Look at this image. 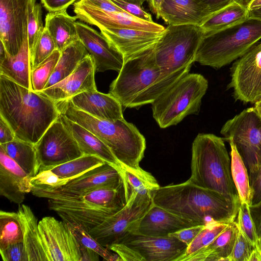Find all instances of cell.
I'll return each mask as SVG.
<instances>
[{
  "label": "cell",
  "instance_id": "6",
  "mask_svg": "<svg viewBox=\"0 0 261 261\" xmlns=\"http://www.w3.org/2000/svg\"><path fill=\"white\" fill-rule=\"evenodd\" d=\"M126 204L123 184L116 188H101L82 196L48 199L49 210L68 224L80 226L89 232Z\"/></svg>",
  "mask_w": 261,
  "mask_h": 261
},
{
  "label": "cell",
  "instance_id": "26",
  "mask_svg": "<svg viewBox=\"0 0 261 261\" xmlns=\"http://www.w3.org/2000/svg\"><path fill=\"white\" fill-rule=\"evenodd\" d=\"M61 119L84 154L95 155L118 168L123 167L110 149L91 132L60 114Z\"/></svg>",
  "mask_w": 261,
  "mask_h": 261
},
{
  "label": "cell",
  "instance_id": "45",
  "mask_svg": "<svg viewBox=\"0 0 261 261\" xmlns=\"http://www.w3.org/2000/svg\"><path fill=\"white\" fill-rule=\"evenodd\" d=\"M255 247L238 229L237 237L227 261H249L250 254Z\"/></svg>",
  "mask_w": 261,
  "mask_h": 261
},
{
  "label": "cell",
  "instance_id": "52",
  "mask_svg": "<svg viewBox=\"0 0 261 261\" xmlns=\"http://www.w3.org/2000/svg\"><path fill=\"white\" fill-rule=\"evenodd\" d=\"M77 0H40L41 4L48 12L67 10Z\"/></svg>",
  "mask_w": 261,
  "mask_h": 261
},
{
  "label": "cell",
  "instance_id": "19",
  "mask_svg": "<svg viewBox=\"0 0 261 261\" xmlns=\"http://www.w3.org/2000/svg\"><path fill=\"white\" fill-rule=\"evenodd\" d=\"M79 40L93 60L96 72L113 70L119 72L124 63L123 56L105 37L82 21H76Z\"/></svg>",
  "mask_w": 261,
  "mask_h": 261
},
{
  "label": "cell",
  "instance_id": "49",
  "mask_svg": "<svg viewBox=\"0 0 261 261\" xmlns=\"http://www.w3.org/2000/svg\"><path fill=\"white\" fill-rule=\"evenodd\" d=\"M249 177L252 192L250 205H253L261 201V161L256 170L249 174Z\"/></svg>",
  "mask_w": 261,
  "mask_h": 261
},
{
  "label": "cell",
  "instance_id": "11",
  "mask_svg": "<svg viewBox=\"0 0 261 261\" xmlns=\"http://www.w3.org/2000/svg\"><path fill=\"white\" fill-rule=\"evenodd\" d=\"M152 204V200L135 193L126 201L125 206L106 218L88 232L100 245L107 248L131 233L136 232L139 221Z\"/></svg>",
  "mask_w": 261,
  "mask_h": 261
},
{
  "label": "cell",
  "instance_id": "46",
  "mask_svg": "<svg viewBox=\"0 0 261 261\" xmlns=\"http://www.w3.org/2000/svg\"><path fill=\"white\" fill-rule=\"evenodd\" d=\"M0 253L4 261H28L23 242L11 244Z\"/></svg>",
  "mask_w": 261,
  "mask_h": 261
},
{
  "label": "cell",
  "instance_id": "7",
  "mask_svg": "<svg viewBox=\"0 0 261 261\" xmlns=\"http://www.w3.org/2000/svg\"><path fill=\"white\" fill-rule=\"evenodd\" d=\"M261 39V21L248 19L222 30L203 33L194 62L219 69L246 54Z\"/></svg>",
  "mask_w": 261,
  "mask_h": 261
},
{
  "label": "cell",
  "instance_id": "5",
  "mask_svg": "<svg viewBox=\"0 0 261 261\" xmlns=\"http://www.w3.org/2000/svg\"><path fill=\"white\" fill-rule=\"evenodd\" d=\"M225 139L212 134L200 133L192 145L191 175L194 185L222 195L240 206L231 172V159Z\"/></svg>",
  "mask_w": 261,
  "mask_h": 261
},
{
  "label": "cell",
  "instance_id": "3",
  "mask_svg": "<svg viewBox=\"0 0 261 261\" xmlns=\"http://www.w3.org/2000/svg\"><path fill=\"white\" fill-rule=\"evenodd\" d=\"M61 114L87 128L110 149L123 167L138 170L144 157L146 140L132 123L123 118L101 119L75 108L69 99L57 101Z\"/></svg>",
  "mask_w": 261,
  "mask_h": 261
},
{
  "label": "cell",
  "instance_id": "53",
  "mask_svg": "<svg viewBox=\"0 0 261 261\" xmlns=\"http://www.w3.org/2000/svg\"><path fill=\"white\" fill-rule=\"evenodd\" d=\"M209 11L211 15L228 5L238 2L245 3V0H199Z\"/></svg>",
  "mask_w": 261,
  "mask_h": 261
},
{
  "label": "cell",
  "instance_id": "2",
  "mask_svg": "<svg viewBox=\"0 0 261 261\" xmlns=\"http://www.w3.org/2000/svg\"><path fill=\"white\" fill-rule=\"evenodd\" d=\"M152 202L185 219L206 224L236 220L239 207L221 194L190 182L160 187Z\"/></svg>",
  "mask_w": 261,
  "mask_h": 261
},
{
  "label": "cell",
  "instance_id": "42",
  "mask_svg": "<svg viewBox=\"0 0 261 261\" xmlns=\"http://www.w3.org/2000/svg\"><path fill=\"white\" fill-rule=\"evenodd\" d=\"M56 49L52 37L44 27V31L30 56L31 71L48 58Z\"/></svg>",
  "mask_w": 261,
  "mask_h": 261
},
{
  "label": "cell",
  "instance_id": "30",
  "mask_svg": "<svg viewBox=\"0 0 261 261\" xmlns=\"http://www.w3.org/2000/svg\"><path fill=\"white\" fill-rule=\"evenodd\" d=\"M0 74L32 90L31 84V59L28 37L15 56L9 54L0 61Z\"/></svg>",
  "mask_w": 261,
  "mask_h": 261
},
{
  "label": "cell",
  "instance_id": "29",
  "mask_svg": "<svg viewBox=\"0 0 261 261\" xmlns=\"http://www.w3.org/2000/svg\"><path fill=\"white\" fill-rule=\"evenodd\" d=\"M17 212L22 226L28 261H47L39 234L38 222L34 213L24 204H19Z\"/></svg>",
  "mask_w": 261,
  "mask_h": 261
},
{
  "label": "cell",
  "instance_id": "22",
  "mask_svg": "<svg viewBox=\"0 0 261 261\" xmlns=\"http://www.w3.org/2000/svg\"><path fill=\"white\" fill-rule=\"evenodd\" d=\"M201 224L182 218L153 202L141 218L136 232L143 235L166 237L181 229Z\"/></svg>",
  "mask_w": 261,
  "mask_h": 261
},
{
  "label": "cell",
  "instance_id": "20",
  "mask_svg": "<svg viewBox=\"0 0 261 261\" xmlns=\"http://www.w3.org/2000/svg\"><path fill=\"white\" fill-rule=\"evenodd\" d=\"M95 72L92 58L88 54L69 75L40 92L55 101H60L69 99L82 92L96 90Z\"/></svg>",
  "mask_w": 261,
  "mask_h": 261
},
{
  "label": "cell",
  "instance_id": "60",
  "mask_svg": "<svg viewBox=\"0 0 261 261\" xmlns=\"http://www.w3.org/2000/svg\"><path fill=\"white\" fill-rule=\"evenodd\" d=\"M8 54L4 44L0 40V61L4 59Z\"/></svg>",
  "mask_w": 261,
  "mask_h": 261
},
{
  "label": "cell",
  "instance_id": "51",
  "mask_svg": "<svg viewBox=\"0 0 261 261\" xmlns=\"http://www.w3.org/2000/svg\"><path fill=\"white\" fill-rule=\"evenodd\" d=\"M80 1L85 4L104 11L126 13L111 0H80Z\"/></svg>",
  "mask_w": 261,
  "mask_h": 261
},
{
  "label": "cell",
  "instance_id": "10",
  "mask_svg": "<svg viewBox=\"0 0 261 261\" xmlns=\"http://www.w3.org/2000/svg\"><path fill=\"white\" fill-rule=\"evenodd\" d=\"M220 133L225 141L234 143L248 174L254 172L261 161V117L255 108H247L228 120Z\"/></svg>",
  "mask_w": 261,
  "mask_h": 261
},
{
  "label": "cell",
  "instance_id": "37",
  "mask_svg": "<svg viewBox=\"0 0 261 261\" xmlns=\"http://www.w3.org/2000/svg\"><path fill=\"white\" fill-rule=\"evenodd\" d=\"M22 224L17 212L0 211V250L23 242Z\"/></svg>",
  "mask_w": 261,
  "mask_h": 261
},
{
  "label": "cell",
  "instance_id": "33",
  "mask_svg": "<svg viewBox=\"0 0 261 261\" xmlns=\"http://www.w3.org/2000/svg\"><path fill=\"white\" fill-rule=\"evenodd\" d=\"M88 54L79 39L64 48L61 52L54 72L44 89L54 85L69 75Z\"/></svg>",
  "mask_w": 261,
  "mask_h": 261
},
{
  "label": "cell",
  "instance_id": "4",
  "mask_svg": "<svg viewBox=\"0 0 261 261\" xmlns=\"http://www.w3.org/2000/svg\"><path fill=\"white\" fill-rule=\"evenodd\" d=\"M109 93L125 108L151 103L177 81L164 78L158 65L153 47L124 61Z\"/></svg>",
  "mask_w": 261,
  "mask_h": 261
},
{
  "label": "cell",
  "instance_id": "24",
  "mask_svg": "<svg viewBox=\"0 0 261 261\" xmlns=\"http://www.w3.org/2000/svg\"><path fill=\"white\" fill-rule=\"evenodd\" d=\"M211 14L199 0H163L160 17L168 25L200 27Z\"/></svg>",
  "mask_w": 261,
  "mask_h": 261
},
{
  "label": "cell",
  "instance_id": "14",
  "mask_svg": "<svg viewBox=\"0 0 261 261\" xmlns=\"http://www.w3.org/2000/svg\"><path fill=\"white\" fill-rule=\"evenodd\" d=\"M38 229L47 261H81L85 246L63 220L44 217L38 222Z\"/></svg>",
  "mask_w": 261,
  "mask_h": 261
},
{
  "label": "cell",
  "instance_id": "40",
  "mask_svg": "<svg viewBox=\"0 0 261 261\" xmlns=\"http://www.w3.org/2000/svg\"><path fill=\"white\" fill-rule=\"evenodd\" d=\"M78 241L86 247L97 253L104 259L108 261H120L118 254L111 253L107 248L100 245L88 232L79 225L67 223Z\"/></svg>",
  "mask_w": 261,
  "mask_h": 261
},
{
  "label": "cell",
  "instance_id": "34",
  "mask_svg": "<svg viewBox=\"0 0 261 261\" xmlns=\"http://www.w3.org/2000/svg\"><path fill=\"white\" fill-rule=\"evenodd\" d=\"M0 147L30 177L38 174L39 166L34 144L16 137L11 142L0 144Z\"/></svg>",
  "mask_w": 261,
  "mask_h": 261
},
{
  "label": "cell",
  "instance_id": "55",
  "mask_svg": "<svg viewBox=\"0 0 261 261\" xmlns=\"http://www.w3.org/2000/svg\"><path fill=\"white\" fill-rule=\"evenodd\" d=\"M250 213L255 225L258 237H261V201L256 204L249 206Z\"/></svg>",
  "mask_w": 261,
  "mask_h": 261
},
{
  "label": "cell",
  "instance_id": "18",
  "mask_svg": "<svg viewBox=\"0 0 261 261\" xmlns=\"http://www.w3.org/2000/svg\"><path fill=\"white\" fill-rule=\"evenodd\" d=\"M75 16L80 20L102 28L133 29L162 32L165 28L152 22L136 18L126 13L104 11L85 4L80 1L73 4Z\"/></svg>",
  "mask_w": 261,
  "mask_h": 261
},
{
  "label": "cell",
  "instance_id": "32",
  "mask_svg": "<svg viewBox=\"0 0 261 261\" xmlns=\"http://www.w3.org/2000/svg\"><path fill=\"white\" fill-rule=\"evenodd\" d=\"M121 173L126 201L135 193L144 198L152 200L154 193L160 187L153 175L141 168L133 170L122 167Z\"/></svg>",
  "mask_w": 261,
  "mask_h": 261
},
{
  "label": "cell",
  "instance_id": "41",
  "mask_svg": "<svg viewBox=\"0 0 261 261\" xmlns=\"http://www.w3.org/2000/svg\"><path fill=\"white\" fill-rule=\"evenodd\" d=\"M236 222L243 236L255 247H258L259 237L248 204L240 202Z\"/></svg>",
  "mask_w": 261,
  "mask_h": 261
},
{
  "label": "cell",
  "instance_id": "31",
  "mask_svg": "<svg viewBox=\"0 0 261 261\" xmlns=\"http://www.w3.org/2000/svg\"><path fill=\"white\" fill-rule=\"evenodd\" d=\"M246 4L234 2L210 16L200 26L203 33L222 30L249 19Z\"/></svg>",
  "mask_w": 261,
  "mask_h": 261
},
{
  "label": "cell",
  "instance_id": "21",
  "mask_svg": "<svg viewBox=\"0 0 261 261\" xmlns=\"http://www.w3.org/2000/svg\"><path fill=\"white\" fill-rule=\"evenodd\" d=\"M99 30L110 44L122 54L124 61L153 47L163 32L133 29Z\"/></svg>",
  "mask_w": 261,
  "mask_h": 261
},
{
  "label": "cell",
  "instance_id": "27",
  "mask_svg": "<svg viewBox=\"0 0 261 261\" xmlns=\"http://www.w3.org/2000/svg\"><path fill=\"white\" fill-rule=\"evenodd\" d=\"M238 233L236 220L219 234L209 245L183 261H227Z\"/></svg>",
  "mask_w": 261,
  "mask_h": 261
},
{
  "label": "cell",
  "instance_id": "17",
  "mask_svg": "<svg viewBox=\"0 0 261 261\" xmlns=\"http://www.w3.org/2000/svg\"><path fill=\"white\" fill-rule=\"evenodd\" d=\"M118 243L134 250L144 261H176L188 247L174 237H155L138 233H131Z\"/></svg>",
  "mask_w": 261,
  "mask_h": 261
},
{
  "label": "cell",
  "instance_id": "62",
  "mask_svg": "<svg viewBox=\"0 0 261 261\" xmlns=\"http://www.w3.org/2000/svg\"><path fill=\"white\" fill-rule=\"evenodd\" d=\"M254 107L261 117V100L255 103Z\"/></svg>",
  "mask_w": 261,
  "mask_h": 261
},
{
  "label": "cell",
  "instance_id": "13",
  "mask_svg": "<svg viewBox=\"0 0 261 261\" xmlns=\"http://www.w3.org/2000/svg\"><path fill=\"white\" fill-rule=\"evenodd\" d=\"M34 146L39 166V172L84 155L60 116L48 127Z\"/></svg>",
  "mask_w": 261,
  "mask_h": 261
},
{
  "label": "cell",
  "instance_id": "63",
  "mask_svg": "<svg viewBox=\"0 0 261 261\" xmlns=\"http://www.w3.org/2000/svg\"><path fill=\"white\" fill-rule=\"evenodd\" d=\"M258 248L261 252V237L259 238L258 241Z\"/></svg>",
  "mask_w": 261,
  "mask_h": 261
},
{
  "label": "cell",
  "instance_id": "28",
  "mask_svg": "<svg viewBox=\"0 0 261 261\" xmlns=\"http://www.w3.org/2000/svg\"><path fill=\"white\" fill-rule=\"evenodd\" d=\"M77 17L70 16L66 10L48 12L45 17V28L52 37L56 48L61 52L79 40L75 27Z\"/></svg>",
  "mask_w": 261,
  "mask_h": 261
},
{
  "label": "cell",
  "instance_id": "61",
  "mask_svg": "<svg viewBox=\"0 0 261 261\" xmlns=\"http://www.w3.org/2000/svg\"><path fill=\"white\" fill-rule=\"evenodd\" d=\"M128 3L134 4L140 6H142L143 4L146 1V0H121Z\"/></svg>",
  "mask_w": 261,
  "mask_h": 261
},
{
  "label": "cell",
  "instance_id": "12",
  "mask_svg": "<svg viewBox=\"0 0 261 261\" xmlns=\"http://www.w3.org/2000/svg\"><path fill=\"white\" fill-rule=\"evenodd\" d=\"M121 169L105 163L63 185L45 189L32 188L31 192L38 197L60 199L82 196L101 188H116L123 184Z\"/></svg>",
  "mask_w": 261,
  "mask_h": 261
},
{
  "label": "cell",
  "instance_id": "43",
  "mask_svg": "<svg viewBox=\"0 0 261 261\" xmlns=\"http://www.w3.org/2000/svg\"><path fill=\"white\" fill-rule=\"evenodd\" d=\"M41 5L36 4L28 20L27 33L30 56L44 29Z\"/></svg>",
  "mask_w": 261,
  "mask_h": 261
},
{
  "label": "cell",
  "instance_id": "15",
  "mask_svg": "<svg viewBox=\"0 0 261 261\" xmlns=\"http://www.w3.org/2000/svg\"><path fill=\"white\" fill-rule=\"evenodd\" d=\"M229 88L236 100L255 103L261 100V41L238 59L231 68Z\"/></svg>",
  "mask_w": 261,
  "mask_h": 261
},
{
  "label": "cell",
  "instance_id": "8",
  "mask_svg": "<svg viewBox=\"0 0 261 261\" xmlns=\"http://www.w3.org/2000/svg\"><path fill=\"white\" fill-rule=\"evenodd\" d=\"M203 35L200 27L168 25L153 46L164 78L178 81L189 73Z\"/></svg>",
  "mask_w": 261,
  "mask_h": 261
},
{
  "label": "cell",
  "instance_id": "16",
  "mask_svg": "<svg viewBox=\"0 0 261 261\" xmlns=\"http://www.w3.org/2000/svg\"><path fill=\"white\" fill-rule=\"evenodd\" d=\"M36 0H0V40L11 56L28 37V20Z\"/></svg>",
  "mask_w": 261,
  "mask_h": 261
},
{
  "label": "cell",
  "instance_id": "38",
  "mask_svg": "<svg viewBox=\"0 0 261 261\" xmlns=\"http://www.w3.org/2000/svg\"><path fill=\"white\" fill-rule=\"evenodd\" d=\"M232 222H211L206 223L192 243L188 246L185 253L179 257L176 261H183L187 256L193 254L209 245L219 234L225 230Z\"/></svg>",
  "mask_w": 261,
  "mask_h": 261
},
{
  "label": "cell",
  "instance_id": "9",
  "mask_svg": "<svg viewBox=\"0 0 261 261\" xmlns=\"http://www.w3.org/2000/svg\"><path fill=\"white\" fill-rule=\"evenodd\" d=\"M208 81L199 73H188L159 95L151 104L152 116L162 128L176 125L189 115H197Z\"/></svg>",
  "mask_w": 261,
  "mask_h": 261
},
{
  "label": "cell",
  "instance_id": "35",
  "mask_svg": "<svg viewBox=\"0 0 261 261\" xmlns=\"http://www.w3.org/2000/svg\"><path fill=\"white\" fill-rule=\"evenodd\" d=\"M228 142L230 146L231 176L240 202L246 203L250 206L252 192L247 168L234 143L232 141Z\"/></svg>",
  "mask_w": 261,
  "mask_h": 261
},
{
  "label": "cell",
  "instance_id": "44",
  "mask_svg": "<svg viewBox=\"0 0 261 261\" xmlns=\"http://www.w3.org/2000/svg\"><path fill=\"white\" fill-rule=\"evenodd\" d=\"M69 179L59 177L50 170L39 171L31 177L30 182L32 188L45 189L57 187L65 184Z\"/></svg>",
  "mask_w": 261,
  "mask_h": 261
},
{
  "label": "cell",
  "instance_id": "59",
  "mask_svg": "<svg viewBox=\"0 0 261 261\" xmlns=\"http://www.w3.org/2000/svg\"><path fill=\"white\" fill-rule=\"evenodd\" d=\"M249 19H256L261 21V8L249 11Z\"/></svg>",
  "mask_w": 261,
  "mask_h": 261
},
{
  "label": "cell",
  "instance_id": "58",
  "mask_svg": "<svg viewBox=\"0 0 261 261\" xmlns=\"http://www.w3.org/2000/svg\"><path fill=\"white\" fill-rule=\"evenodd\" d=\"M246 6L249 11L261 8V0H249Z\"/></svg>",
  "mask_w": 261,
  "mask_h": 261
},
{
  "label": "cell",
  "instance_id": "1",
  "mask_svg": "<svg viewBox=\"0 0 261 261\" xmlns=\"http://www.w3.org/2000/svg\"><path fill=\"white\" fill-rule=\"evenodd\" d=\"M60 114L56 101L0 74V115L17 138L35 144Z\"/></svg>",
  "mask_w": 261,
  "mask_h": 261
},
{
  "label": "cell",
  "instance_id": "36",
  "mask_svg": "<svg viewBox=\"0 0 261 261\" xmlns=\"http://www.w3.org/2000/svg\"><path fill=\"white\" fill-rule=\"evenodd\" d=\"M105 163L97 156L84 154L48 170H51L61 178L70 180Z\"/></svg>",
  "mask_w": 261,
  "mask_h": 261
},
{
  "label": "cell",
  "instance_id": "47",
  "mask_svg": "<svg viewBox=\"0 0 261 261\" xmlns=\"http://www.w3.org/2000/svg\"><path fill=\"white\" fill-rule=\"evenodd\" d=\"M127 14L140 19L152 22L151 14L145 11L142 6L121 0H111Z\"/></svg>",
  "mask_w": 261,
  "mask_h": 261
},
{
  "label": "cell",
  "instance_id": "50",
  "mask_svg": "<svg viewBox=\"0 0 261 261\" xmlns=\"http://www.w3.org/2000/svg\"><path fill=\"white\" fill-rule=\"evenodd\" d=\"M205 224L198 225L181 229L169 234L185 243L188 246L192 243Z\"/></svg>",
  "mask_w": 261,
  "mask_h": 261
},
{
  "label": "cell",
  "instance_id": "48",
  "mask_svg": "<svg viewBox=\"0 0 261 261\" xmlns=\"http://www.w3.org/2000/svg\"><path fill=\"white\" fill-rule=\"evenodd\" d=\"M108 249L118 254L121 260L144 261L143 258L137 252L121 243L113 244Z\"/></svg>",
  "mask_w": 261,
  "mask_h": 261
},
{
  "label": "cell",
  "instance_id": "57",
  "mask_svg": "<svg viewBox=\"0 0 261 261\" xmlns=\"http://www.w3.org/2000/svg\"><path fill=\"white\" fill-rule=\"evenodd\" d=\"M249 261H261V252L258 247H255L252 251Z\"/></svg>",
  "mask_w": 261,
  "mask_h": 261
},
{
  "label": "cell",
  "instance_id": "23",
  "mask_svg": "<svg viewBox=\"0 0 261 261\" xmlns=\"http://www.w3.org/2000/svg\"><path fill=\"white\" fill-rule=\"evenodd\" d=\"M30 177L0 147V194L20 204L25 195L32 191Z\"/></svg>",
  "mask_w": 261,
  "mask_h": 261
},
{
  "label": "cell",
  "instance_id": "39",
  "mask_svg": "<svg viewBox=\"0 0 261 261\" xmlns=\"http://www.w3.org/2000/svg\"><path fill=\"white\" fill-rule=\"evenodd\" d=\"M61 55V51L56 49L45 60L31 71L32 90L40 92L51 77Z\"/></svg>",
  "mask_w": 261,
  "mask_h": 261
},
{
  "label": "cell",
  "instance_id": "56",
  "mask_svg": "<svg viewBox=\"0 0 261 261\" xmlns=\"http://www.w3.org/2000/svg\"><path fill=\"white\" fill-rule=\"evenodd\" d=\"M150 10L155 15L156 18L160 17V9L163 0H146Z\"/></svg>",
  "mask_w": 261,
  "mask_h": 261
},
{
  "label": "cell",
  "instance_id": "54",
  "mask_svg": "<svg viewBox=\"0 0 261 261\" xmlns=\"http://www.w3.org/2000/svg\"><path fill=\"white\" fill-rule=\"evenodd\" d=\"M15 138V133L11 126L0 115V144L11 142Z\"/></svg>",
  "mask_w": 261,
  "mask_h": 261
},
{
  "label": "cell",
  "instance_id": "25",
  "mask_svg": "<svg viewBox=\"0 0 261 261\" xmlns=\"http://www.w3.org/2000/svg\"><path fill=\"white\" fill-rule=\"evenodd\" d=\"M76 109L96 118L114 121L123 118L122 105L110 93L97 90L80 93L69 99Z\"/></svg>",
  "mask_w": 261,
  "mask_h": 261
}]
</instances>
